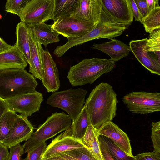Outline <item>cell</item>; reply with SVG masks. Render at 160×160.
Returning <instances> with one entry per match:
<instances>
[{
    "label": "cell",
    "instance_id": "obj_44",
    "mask_svg": "<svg viewBox=\"0 0 160 160\" xmlns=\"http://www.w3.org/2000/svg\"></svg>",
    "mask_w": 160,
    "mask_h": 160
},
{
    "label": "cell",
    "instance_id": "obj_29",
    "mask_svg": "<svg viewBox=\"0 0 160 160\" xmlns=\"http://www.w3.org/2000/svg\"><path fill=\"white\" fill-rule=\"evenodd\" d=\"M102 136L114 160H135L134 156L131 157L128 155L111 140Z\"/></svg>",
    "mask_w": 160,
    "mask_h": 160
},
{
    "label": "cell",
    "instance_id": "obj_14",
    "mask_svg": "<svg viewBox=\"0 0 160 160\" xmlns=\"http://www.w3.org/2000/svg\"><path fill=\"white\" fill-rule=\"evenodd\" d=\"M34 128L28 118L19 115L9 135L1 143L8 148L26 141L33 132Z\"/></svg>",
    "mask_w": 160,
    "mask_h": 160
},
{
    "label": "cell",
    "instance_id": "obj_12",
    "mask_svg": "<svg viewBox=\"0 0 160 160\" xmlns=\"http://www.w3.org/2000/svg\"><path fill=\"white\" fill-rule=\"evenodd\" d=\"M102 0H78L72 16L96 25L101 22Z\"/></svg>",
    "mask_w": 160,
    "mask_h": 160
},
{
    "label": "cell",
    "instance_id": "obj_3",
    "mask_svg": "<svg viewBox=\"0 0 160 160\" xmlns=\"http://www.w3.org/2000/svg\"><path fill=\"white\" fill-rule=\"evenodd\" d=\"M38 85L35 78L25 69L0 71V98L3 99L34 92Z\"/></svg>",
    "mask_w": 160,
    "mask_h": 160
},
{
    "label": "cell",
    "instance_id": "obj_40",
    "mask_svg": "<svg viewBox=\"0 0 160 160\" xmlns=\"http://www.w3.org/2000/svg\"><path fill=\"white\" fill-rule=\"evenodd\" d=\"M12 46L7 44L0 37V53L9 49Z\"/></svg>",
    "mask_w": 160,
    "mask_h": 160
},
{
    "label": "cell",
    "instance_id": "obj_42",
    "mask_svg": "<svg viewBox=\"0 0 160 160\" xmlns=\"http://www.w3.org/2000/svg\"><path fill=\"white\" fill-rule=\"evenodd\" d=\"M41 160H48L46 159H41Z\"/></svg>",
    "mask_w": 160,
    "mask_h": 160
},
{
    "label": "cell",
    "instance_id": "obj_11",
    "mask_svg": "<svg viewBox=\"0 0 160 160\" xmlns=\"http://www.w3.org/2000/svg\"><path fill=\"white\" fill-rule=\"evenodd\" d=\"M147 39L132 40L129 46L131 51L142 66L151 73L159 76L160 61H158L153 52L148 49Z\"/></svg>",
    "mask_w": 160,
    "mask_h": 160
},
{
    "label": "cell",
    "instance_id": "obj_7",
    "mask_svg": "<svg viewBox=\"0 0 160 160\" xmlns=\"http://www.w3.org/2000/svg\"><path fill=\"white\" fill-rule=\"evenodd\" d=\"M97 25L72 16L60 17L52 24V30L67 38L75 39L91 31Z\"/></svg>",
    "mask_w": 160,
    "mask_h": 160
},
{
    "label": "cell",
    "instance_id": "obj_41",
    "mask_svg": "<svg viewBox=\"0 0 160 160\" xmlns=\"http://www.w3.org/2000/svg\"><path fill=\"white\" fill-rule=\"evenodd\" d=\"M149 11L157 6H159L158 0H146Z\"/></svg>",
    "mask_w": 160,
    "mask_h": 160
},
{
    "label": "cell",
    "instance_id": "obj_18",
    "mask_svg": "<svg viewBox=\"0 0 160 160\" xmlns=\"http://www.w3.org/2000/svg\"><path fill=\"white\" fill-rule=\"evenodd\" d=\"M92 49H97L107 54L111 59L118 61L128 55L131 51L130 46L116 39L100 44L94 43Z\"/></svg>",
    "mask_w": 160,
    "mask_h": 160
},
{
    "label": "cell",
    "instance_id": "obj_1",
    "mask_svg": "<svg viewBox=\"0 0 160 160\" xmlns=\"http://www.w3.org/2000/svg\"><path fill=\"white\" fill-rule=\"evenodd\" d=\"M118 100L117 94L109 83L102 82L92 91L85 106L92 125L98 129L105 123L112 121L116 115Z\"/></svg>",
    "mask_w": 160,
    "mask_h": 160
},
{
    "label": "cell",
    "instance_id": "obj_32",
    "mask_svg": "<svg viewBox=\"0 0 160 160\" xmlns=\"http://www.w3.org/2000/svg\"><path fill=\"white\" fill-rule=\"evenodd\" d=\"M47 147L46 143L43 142L28 152L23 160H41Z\"/></svg>",
    "mask_w": 160,
    "mask_h": 160
},
{
    "label": "cell",
    "instance_id": "obj_17",
    "mask_svg": "<svg viewBox=\"0 0 160 160\" xmlns=\"http://www.w3.org/2000/svg\"><path fill=\"white\" fill-rule=\"evenodd\" d=\"M29 36L30 51L29 72L35 78L42 80L44 76L43 56L44 50L41 44L29 29Z\"/></svg>",
    "mask_w": 160,
    "mask_h": 160
},
{
    "label": "cell",
    "instance_id": "obj_16",
    "mask_svg": "<svg viewBox=\"0 0 160 160\" xmlns=\"http://www.w3.org/2000/svg\"><path fill=\"white\" fill-rule=\"evenodd\" d=\"M44 76L42 80L48 92L58 91L60 86L59 72L56 64L49 51L44 50L43 56Z\"/></svg>",
    "mask_w": 160,
    "mask_h": 160
},
{
    "label": "cell",
    "instance_id": "obj_8",
    "mask_svg": "<svg viewBox=\"0 0 160 160\" xmlns=\"http://www.w3.org/2000/svg\"><path fill=\"white\" fill-rule=\"evenodd\" d=\"M54 0H29L19 16L26 24L40 23L52 19Z\"/></svg>",
    "mask_w": 160,
    "mask_h": 160
},
{
    "label": "cell",
    "instance_id": "obj_25",
    "mask_svg": "<svg viewBox=\"0 0 160 160\" xmlns=\"http://www.w3.org/2000/svg\"><path fill=\"white\" fill-rule=\"evenodd\" d=\"M78 0H54L52 19L54 22L60 17L72 16Z\"/></svg>",
    "mask_w": 160,
    "mask_h": 160
},
{
    "label": "cell",
    "instance_id": "obj_33",
    "mask_svg": "<svg viewBox=\"0 0 160 160\" xmlns=\"http://www.w3.org/2000/svg\"><path fill=\"white\" fill-rule=\"evenodd\" d=\"M23 145L19 144L10 148L8 160H22L21 156L24 154Z\"/></svg>",
    "mask_w": 160,
    "mask_h": 160
},
{
    "label": "cell",
    "instance_id": "obj_4",
    "mask_svg": "<svg viewBox=\"0 0 160 160\" xmlns=\"http://www.w3.org/2000/svg\"><path fill=\"white\" fill-rule=\"evenodd\" d=\"M72 122L71 118L63 112L52 113L23 144L24 152L28 153L48 139L65 131L70 126Z\"/></svg>",
    "mask_w": 160,
    "mask_h": 160
},
{
    "label": "cell",
    "instance_id": "obj_43",
    "mask_svg": "<svg viewBox=\"0 0 160 160\" xmlns=\"http://www.w3.org/2000/svg\"><path fill=\"white\" fill-rule=\"evenodd\" d=\"M2 16H1V15L0 14V19H1V18H2Z\"/></svg>",
    "mask_w": 160,
    "mask_h": 160
},
{
    "label": "cell",
    "instance_id": "obj_19",
    "mask_svg": "<svg viewBox=\"0 0 160 160\" xmlns=\"http://www.w3.org/2000/svg\"><path fill=\"white\" fill-rule=\"evenodd\" d=\"M28 63L14 45L0 53V71L12 69H25Z\"/></svg>",
    "mask_w": 160,
    "mask_h": 160
},
{
    "label": "cell",
    "instance_id": "obj_15",
    "mask_svg": "<svg viewBox=\"0 0 160 160\" xmlns=\"http://www.w3.org/2000/svg\"><path fill=\"white\" fill-rule=\"evenodd\" d=\"M98 132L100 135L111 140L128 155L133 156L128 135L112 121L104 123L98 129Z\"/></svg>",
    "mask_w": 160,
    "mask_h": 160
},
{
    "label": "cell",
    "instance_id": "obj_5",
    "mask_svg": "<svg viewBox=\"0 0 160 160\" xmlns=\"http://www.w3.org/2000/svg\"><path fill=\"white\" fill-rule=\"evenodd\" d=\"M87 92L81 88L54 92L48 98L46 103L65 111L73 122L84 107Z\"/></svg>",
    "mask_w": 160,
    "mask_h": 160
},
{
    "label": "cell",
    "instance_id": "obj_39",
    "mask_svg": "<svg viewBox=\"0 0 160 160\" xmlns=\"http://www.w3.org/2000/svg\"><path fill=\"white\" fill-rule=\"evenodd\" d=\"M9 110L4 99L0 98V119L4 113Z\"/></svg>",
    "mask_w": 160,
    "mask_h": 160
},
{
    "label": "cell",
    "instance_id": "obj_2",
    "mask_svg": "<svg viewBox=\"0 0 160 160\" xmlns=\"http://www.w3.org/2000/svg\"><path fill=\"white\" fill-rule=\"evenodd\" d=\"M115 64L116 62L111 59H84L70 68L67 78L73 86L92 84L102 75L112 71Z\"/></svg>",
    "mask_w": 160,
    "mask_h": 160
},
{
    "label": "cell",
    "instance_id": "obj_23",
    "mask_svg": "<svg viewBox=\"0 0 160 160\" xmlns=\"http://www.w3.org/2000/svg\"><path fill=\"white\" fill-rule=\"evenodd\" d=\"M98 129L92 124L88 126L80 141L91 152L96 160H103L101 152Z\"/></svg>",
    "mask_w": 160,
    "mask_h": 160
},
{
    "label": "cell",
    "instance_id": "obj_35",
    "mask_svg": "<svg viewBox=\"0 0 160 160\" xmlns=\"http://www.w3.org/2000/svg\"><path fill=\"white\" fill-rule=\"evenodd\" d=\"M99 145L103 160H114L112 157L102 136L99 137Z\"/></svg>",
    "mask_w": 160,
    "mask_h": 160
},
{
    "label": "cell",
    "instance_id": "obj_24",
    "mask_svg": "<svg viewBox=\"0 0 160 160\" xmlns=\"http://www.w3.org/2000/svg\"><path fill=\"white\" fill-rule=\"evenodd\" d=\"M49 160H96L85 146L60 153Z\"/></svg>",
    "mask_w": 160,
    "mask_h": 160
},
{
    "label": "cell",
    "instance_id": "obj_30",
    "mask_svg": "<svg viewBox=\"0 0 160 160\" xmlns=\"http://www.w3.org/2000/svg\"><path fill=\"white\" fill-rule=\"evenodd\" d=\"M29 0H7L5 6V10L8 12L19 16Z\"/></svg>",
    "mask_w": 160,
    "mask_h": 160
},
{
    "label": "cell",
    "instance_id": "obj_22",
    "mask_svg": "<svg viewBox=\"0 0 160 160\" xmlns=\"http://www.w3.org/2000/svg\"><path fill=\"white\" fill-rule=\"evenodd\" d=\"M92 124L87 107H84L75 121L68 128L69 134L73 138L80 141L84 135L88 127Z\"/></svg>",
    "mask_w": 160,
    "mask_h": 160
},
{
    "label": "cell",
    "instance_id": "obj_20",
    "mask_svg": "<svg viewBox=\"0 0 160 160\" xmlns=\"http://www.w3.org/2000/svg\"><path fill=\"white\" fill-rule=\"evenodd\" d=\"M26 25L41 45L45 47L60 41L59 34L52 31V25L45 22Z\"/></svg>",
    "mask_w": 160,
    "mask_h": 160
},
{
    "label": "cell",
    "instance_id": "obj_10",
    "mask_svg": "<svg viewBox=\"0 0 160 160\" xmlns=\"http://www.w3.org/2000/svg\"><path fill=\"white\" fill-rule=\"evenodd\" d=\"M4 99L10 110L28 118L39 110L43 99L42 94L36 91Z\"/></svg>",
    "mask_w": 160,
    "mask_h": 160
},
{
    "label": "cell",
    "instance_id": "obj_21",
    "mask_svg": "<svg viewBox=\"0 0 160 160\" xmlns=\"http://www.w3.org/2000/svg\"><path fill=\"white\" fill-rule=\"evenodd\" d=\"M16 42L14 45L20 52L28 64L30 61L29 29L27 25L20 22L16 27Z\"/></svg>",
    "mask_w": 160,
    "mask_h": 160
},
{
    "label": "cell",
    "instance_id": "obj_28",
    "mask_svg": "<svg viewBox=\"0 0 160 160\" xmlns=\"http://www.w3.org/2000/svg\"><path fill=\"white\" fill-rule=\"evenodd\" d=\"M147 47L148 50L153 52L160 61V28L155 29L149 33L147 40Z\"/></svg>",
    "mask_w": 160,
    "mask_h": 160
},
{
    "label": "cell",
    "instance_id": "obj_38",
    "mask_svg": "<svg viewBox=\"0 0 160 160\" xmlns=\"http://www.w3.org/2000/svg\"><path fill=\"white\" fill-rule=\"evenodd\" d=\"M9 154L8 148L0 144V160H8Z\"/></svg>",
    "mask_w": 160,
    "mask_h": 160
},
{
    "label": "cell",
    "instance_id": "obj_37",
    "mask_svg": "<svg viewBox=\"0 0 160 160\" xmlns=\"http://www.w3.org/2000/svg\"><path fill=\"white\" fill-rule=\"evenodd\" d=\"M130 1L133 17H134L135 18V20L141 22L143 18L141 15L134 0H130Z\"/></svg>",
    "mask_w": 160,
    "mask_h": 160
},
{
    "label": "cell",
    "instance_id": "obj_9",
    "mask_svg": "<svg viewBox=\"0 0 160 160\" xmlns=\"http://www.w3.org/2000/svg\"><path fill=\"white\" fill-rule=\"evenodd\" d=\"M102 12L111 22L128 26L132 23L133 15L130 0H102Z\"/></svg>",
    "mask_w": 160,
    "mask_h": 160
},
{
    "label": "cell",
    "instance_id": "obj_36",
    "mask_svg": "<svg viewBox=\"0 0 160 160\" xmlns=\"http://www.w3.org/2000/svg\"><path fill=\"white\" fill-rule=\"evenodd\" d=\"M143 18L145 17L150 12L146 0H134Z\"/></svg>",
    "mask_w": 160,
    "mask_h": 160
},
{
    "label": "cell",
    "instance_id": "obj_31",
    "mask_svg": "<svg viewBox=\"0 0 160 160\" xmlns=\"http://www.w3.org/2000/svg\"><path fill=\"white\" fill-rule=\"evenodd\" d=\"M151 138L154 151L160 152V121L152 123Z\"/></svg>",
    "mask_w": 160,
    "mask_h": 160
},
{
    "label": "cell",
    "instance_id": "obj_26",
    "mask_svg": "<svg viewBox=\"0 0 160 160\" xmlns=\"http://www.w3.org/2000/svg\"><path fill=\"white\" fill-rule=\"evenodd\" d=\"M18 115L8 110L2 116L0 119V144L11 132Z\"/></svg>",
    "mask_w": 160,
    "mask_h": 160
},
{
    "label": "cell",
    "instance_id": "obj_27",
    "mask_svg": "<svg viewBox=\"0 0 160 160\" xmlns=\"http://www.w3.org/2000/svg\"><path fill=\"white\" fill-rule=\"evenodd\" d=\"M141 22L147 33H150L155 29L160 28V6L152 10Z\"/></svg>",
    "mask_w": 160,
    "mask_h": 160
},
{
    "label": "cell",
    "instance_id": "obj_34",
    "mask_svg": "<svg viewBox=\"0 0 160 160\" xmlns=\"http://www.w3.org/2000/svg\"><path fill=\"white\" fill-rule=\"evenodd\" d=\"M135 160H160V152L155 151L141 153L134 156Z\"/></svg>",
    "mask_w": 160,
    "mask_h": 160
},
{
    "label": "cell",
    "instance_id": "obj_13",
    "mask_svg": "<svg viewBox=\"0 0 160 160\" xmlns=\"http://www.w3.org/2000/svg\"><path fill=\"white\" fill-rule=\"evenodd\" d=\"M85 147L80 141L69 135L68 129L62 132L47 146L41 159L53 158L66 151Z\"/></svg>",
    "mask_w": 160,
    "mask_h": 160
},
{
    "label": "cell",
    "instance_id": "obj_6",
    "mask_svg": "<svg viewBox=\"0 0 160 160\" xmlns=\"http://www.w3.org/2000/svg\"><path fill=\"white\" fill-rule=\"evenodd\" d=\"M123 101L133 113L143 114L160 111L159 92H133L124 96Z\"/></svg>",
    "mask_w": 160,
    "mask_h": 160
}]
</instances>
